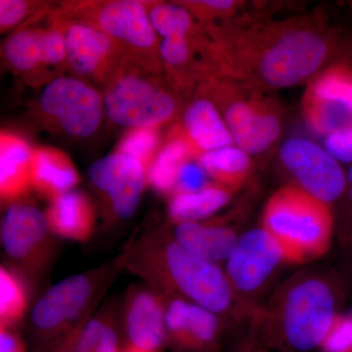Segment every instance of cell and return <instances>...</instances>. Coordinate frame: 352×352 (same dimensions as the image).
I'll list each match as a JSON object with an SVG mask.
<instances>
[{"mask_svg":"<svg viewBox=\"0 0 352 352\" xmlns=\"http://www.w3.org/2000/svg\"><path fill=\"white\" fill-rule=\"evenodd\" d=\"M162 296L166 305V346L177 352L219 351V315L179 296Z\"/></svg>","mask_w":352,"mask_h":352,"instance_id":"cell-16","label":"cell"},{"mask_svg":"<svg viewBox=\"0 0 352 352\" xmlns=\"http://www.w3.org/2000/svg\"><path fill=\"white\" fill-rule=\"evenodd\" d=\"M171 234L187 251L215 263L227 261L239 240L229 227L200 221L176 224Z\"/></svg>","mask_w":352,"mask_h":352,"instance_id":"cell-24","label":"cell"},{"mask_svg":"<svg viewBox=\"0 0 352 352\" xmlns=\"http://www.w3.org/2000/svg\"><path fill=\"white\" fill-rule=\"evenodd\" d=\"M226 261L229 282L241 293L261 288L280 264L289 263L284 248L263 227L243 234Z\"/></svg>","mask_w":352,"mask_h":352,"instance_id":"cell-15","label":"cell"},{"mask_svg":"<svg viewBox=\"0 0 352 352\" xmlns=\"http://www.w3.org/2000/svg\"><path fill=\"white\" fill-rule=\"evenodd\" d=\"M324 148L340 163L352 164V124L325 138Z\"/></svg>","mask_w":352,"mask_h":352,"instance_id":"cell-35","label":"cell"},{"mask_svg":"<svg viewBox=\"0 0 352 352\" xmlns=\"http://www.w3.org/2000/svg\"><path fill=\"white\" fill-rule=\"evenodd\" d=\"M236 145L227 146L201 155L197 161L208 177L230 190L239 188L252 170V157Z\"/></svg>","mask_w":352,"mask_h":352,"instance_id":"cell-26","label":"cell"},{"mask_svg":"<svg viewBox=\"0 0 352 352\" xmlns=\"http://www.w3.org/2000/svg\"><path fill=\"white\" fill-rule=\"evenodd\" d=\"M60 18L63 22L68 67L76 75L104 85L124 55L106 34L92 25Z\"/></svg>","mask_w":352,"mask_h":352,"instance_id":"cell-17","label":"cell"},{"mask_svg":"<svg viewBox=\"0 0 352 352\" xmlns=\"http://www.w3.org/2000/svg\"><path fill=\"white\" fill-rule=\"evenodd\" d=\"M324 352H352V317L337 315L320 347Z\"/></svg>","mask_w":352,"mask_h":352,"instance_id":"cell-33","label":"cell"},{"mask_svg":"<svg viewBox=\"0 0 352 352\" xmlns=\"http://www.w3.org/2000/svg\"><path fill=\"white\" fill-rule=\"evenodd\" d=\"M207 97L221 113L234 144L248 154L258 155L281 135L283 108L276 97L247 83L208 76L196 94Z\"/></svg>","mask_w":352,"mask_h":352,"instance_id":"cell-5","label":"cell"},{"mask_svg":"<svg viewBox=\"0 0 352 352\" xmlns=\"http://www.w3.org/2000/svg\"><path fill=\"white\" fill-rule=\"evenodd\" d=\"M180 124L198 159L205 153L235 145L221 113L207 97L194 95Z\"/></svg>","mask_w":352,"mask_h":352,"instance_id":"cell-19","label":"cell"},{"mask_svg":"<svg viewBox=\"0 0 352 352\" xmlns=\"http://www.w3.org/2000/svg\"><path fill=\"white\" fill-rule=\"evenodd\" d=\"M193 160L197 161L198 156L185 136L182 124L176 122L164 138L161 150L147 171L148 184L157 193L170 197L180 170Z\"/></svg>","mask_w":352,"mask_h":352,"instance_id":"cell-22","label":"cell"},{"mask_svg":"<svg viewBox=\"0 0 352 352\" xmlns=\"http://www.w3.org/2000/svg\"><path fill=\"white\" fill-rule=\"evenodd\" d=\"M346 6L349 7V11L352 14V0H349V1L346 2Z\"/></svg>","mask_w":352,"mask_h":352,"instance_id":"cell-39","label":"cell"},{"mask_svg":"<svg viewBox=\"0 0 352 352\" xmlns=\"http://www.w3.org/2000/svg\"><path fill=\"white\" fill-rule=\"evenodd\" d=\"M43 12L25 21L2 47L7 65L30 82H41L44 76L68 66L63 22L54 9L50 10L46 24L41 25L39 19Z\"/></svg>","mask_w":352,"mask_h":352,"instance_id":"cell-10","label":"cell"},{"mask_svg":"<svg viewBox=\"0 0 352 352\" xmlns=\"http://www.w3.org/2000/svg\"><path fill=\"white\" fill-rule=\"evenodd\" d=\"M88 177L103 199L109 219L126 221L138 212L146 185L147 170L136 160L113 153L94 162L88 168Z\"/></svg>","mask_w":352,"mask_h":352,"instance_id":"cell-14","label":"cell"},{"mask_svg":"<svg viewBox=\"0 0 352 352\" xmlns=\"http://www.w3.org/2000/svg\"><path fill=\"white\" fill-rule=\"evenodd\" d=\"M201 27L210 43L212 76L264 91L307 85L331 64L351 57L344 31L329 24L322 11L283 20L239 14Z\"/></svg>","mask_w":352,"mask_h":352,"instance_id":"cell-1","label":"cell"},{"mask_svg":"<svg viewBox=\"0 0 352 352\" xmlns=\"http://www.w3.org/2000/svg\"><path fill=\"white\" fill-rule=\"evenodd\" d=\"M352 58L331 64L307 83L302 116L308 129L327 138L352 124Z\"/></svg>","mask_w":352,"mask_h":352,"instance_id":"cell-11","label":"cell"},{"mask_svg":"<svg viewBox=\"0 0 352 352\" xmlns=\"http://www.w3.org/2000/svg\"><path fill=\"white\" fill-rule=\"evenodd\" d=\"M252 352H267V351H266V349H254V351H252Z\"/></svg>","mask_w":352,"mask_h":352,"instance_id":"cell-40","label":"cell"},{"mask_svg":"<svg viewBox=\"0 0 352 352\" xmlns=\"http://www.w3.org/2000/svg\"><path fill=\"white\" fill-rule=\"evenodd\" d=\"M280 159L303 191L330 205L346 189V173L339 161L309 139L289 138L280 149Z\"/></svg>","mask_w":352,"mask_h":352,"instance_id":"cell-13","label":"cell"},{"mask_svg":"<svg viewBox=\"0 0 352 352\" xmlns=\"http://www.w3.org/2000/svg\"><path fill=\"white\" fill-rule=\"evenodd\" d=\"M149 16L155 31L162 38L173 36L188 38L195 36L201 30V25L193 16L175 1H151Z\"/></svg>","mask_w":352,"mask_h":352,"instance_id":"cell-29","label":"cell"},{"mask_svg":"<svg viewBox=\"0 0 352 352\" xmlns=\"http://www.w3.org/2000/svg\"><path fill=\"white\" fill-rule=\"evenodd\" d=\"M336 316L331 287L318 278L300 280L289 289L282 307L279 333L268 344L285 352L320 349Z\"/></svg>","mask_w":352,"mask_h":352,"instance_id":"cell-8","label":"cell"},{"mask_svg":"<svg viewBox=\"0 0 352 352\" xmlns=\"http://www.w3.org/2000/svg\"><path fill=\"white\" fill-rule=\"evenodd\" d=\"M122 270L164 296H179L217 315L232 307L234 289L219 264L183 248L163 229L131 241L122 252Z\"/></svg>","mask_w":352,"mask_h":352,"instance_id":"cell-2","label":"cell"},{"mask_svg":"<svg viewBox=\"0 0 352 352\" xmlns=\"http://www.w3.org/2000/svg\"><path fill=\"white\" fill-rule=\"evenodd\" d=\"M56 236L45 212L36 206L18 201L8 206L1 219L0 242L6 265L36 285L50 270L57 252Z\"/></svg>","mask_w":352,"mask_h":352,"instance_id":"cell-9","label":"cell"},{"mask_svg":"<svg viewBox=\"0 0 352 352\" xmlns=\"http://www.w3.org/2000/svg\"><path fill=\"white\" fill-rule=\"evenodd\" d=\"M0 352H27L24 340L15 329L0 328Z\"/></svg>","mask_w":352,"mask_h":352,"instance_id":"cell-36","label":"cell"},{"mask_svg":"<svg viewBox=\"0 0 352 352\" xmlns=\"http://www.w3.org/2000/svg\"><path fill=\"white\" fill-rule=\"evenodd\" d=\"M44 2L25 0H1L0 1V30L1 32L14 29L25 19H32L38 14L47 10Z\"/></svg>","mask_w":352,"mask_h":352,"instance_id":"cell-32","label":"cell"},{"mask_svg":"<svg viewBox=\"0 0 352 352\" xmlns=\"http://www.w3.org/2000/svg\"><path fill=\"white\" fill-rule=\"evenodd\" d=\"M43 115L69 136L89 138L101 126L105 107L103 95L91 85L60 76L43 88L39 97Z\"/></svg>","mask_w":352,"mask_h":352,"instance_id":"cell-12","label":"cell"},{"mask_svg":"<svg viewBox=\"0 0 352 352\" xmlns=\"http://www.w3.org/2000/svg\"><path fill=\"white\" fill-rule=\"evenodd\" d=\"M108 119L126 129L161 127L182 112L184 97L162 66L124 57L103 85Z\"/></svg>","mask_w":352,"mask_h":352,"instance_id":"cell-4","label":"cell"},{"mask_svg":"<svg viewBox=\"0 0 352 352\" xmlns=\"http://www.w3.org/2000/svg\"><path fill=\"white\" fill-rule=\"evenodd\" d=\"M103 308L92 315L78 333L72 352H120L117 312Z\"/></svg>","mask_w":352,"mask_h":352,"instance_id":"cell-27","label":"cell"},{"mask_svg":"<svg viewBox=\"0 0 352 352\" xmlns=\"http://www.w3.org/2000/svg\"><path fill=\"white\" fill-rule=\"evenodd\" d=\"M51 231L57 238L85 243L95 227V208L82 191L72 190L50 201L45 212Z\"/></svg>","mask_w":352,"mask_h":352,"instance_id":"cell-21","label":"cell"},{"mask_svg":"<svg viewBox=\"0 0 352 352\" xmlns=\"http://www.w3.org/2000/svg\"><path fill=\"white\" fill-rule=\"evenodd\" d=\"M126 346L145 352H162L166 346L164 296L148 285L129 289L122 307Z\"/></svg>","mask_w":352,"mask_h":352,"instance_id":"cell-18","label":"cell"},{"mask_svg":"<svg viewBox=\"0 0 352 352\" xmlns=\"http://www.w3.org/2000/svg\"><path fill=\"white\" fill-rule=\"evenodd\" d=\"M80 176L67 154L55 148L36 147L32 152V183L48 200L75 190Z\"/></svg>","mask_w":352,"mask_h":352,"instance_id":"cell-23","label":"cell"},{"mask_svg":"<svg viewBox=\"0 0 352 352\" xmlns=\"http://www.w3.org/2000/svg\"><path fill=\"white\" fill-rule=\"evenodd\" d=\"M344 196L346 197L347 221L352 230V164L346 173V189Z\"/></svg>","mask_w":352,"mask_h":352,"instance_id":"cell-37","label":"cell"},{"mask_svg":"<svg viewBox=\"0 0 352 352\" xmlns=\"http://www.w3.org/2000/svg\"><path fill=\"white\" fill-rule=\"evenodd\" d=\"M122 270L120 254L111 263L65 278L36 300L30 331L38 352H60L82 330L106 289Z\"/></svg>","mask_w":352,"mask_h":352,"instance_id":"cell-3","label":"cell"},{"mask_svg":"<svg viewBox=\"0 0 352 352\" xmlns=\"http://www.w3.org/2000/svg\"><path fill=\"white\" fill-rule=\"evenodd\" d=\"M231 192L232 190L214 183L197 192L173 194L168 201V217L175 224L199 222L226 206Z\"/></svg>","mask_w":352,"mask_h":352,"instance_id":"cell-25","label":"cell"},{"mask_svg":"<svg viewBox=\"0 0 352 352\" xmlns=\"http://www.w3.org/2000/svg\"><path fill=\"white\" fill-rule=\"evenodd\" d=\"M34 149L25 139L2 131L0 134V198L4 205L21 201L32 188Z\"/></svg>","mask_w":352,"mask_h":352,"instance_id":"cell-20","label":"cell"},{"mask_svg":"<svg viewBox=\"0 0 352 352\" xmlns=\"http://www.w3.org/2000/svg\"><path fill=\"white\" fill-rule=\"evenodd\" d=\"M29 307V287L6 264L0 266V328L16 329Z\"/></svg>","mask_w":352,"mask_h":352,"instance_id":"cell-28","label":"cell"},{"mask_svg":"<svg viewBox=\"0 0 352 352\" xmlns=\"http://www.w3.org/2000/svg\"><path fill=\"white\" fill-rule=\"evenodd\" d=\"M207 176L198 161L188 162L180 170L173 194L191 193L205 188L208 185Z\"/></svg>","mask_w":352,"mask_h":352,"instance_id":"cell-34","label":"cell"},{"mask_svg":"<svg viewBox=\"0 0 352 352\" xmlns=\"http://www.w3.org/2000/svg\"><path fill=\"white\" fill-rule=\"evenodd\" d=\"M349 315H351V316L352 317V307H351V312H349Z\"/></svg>","mask_w":352,"mask_h":352,"instance_id":"cell-41","label":"cell"},{"mask_svg":"<svg viewBox=\"0 0 352 352\" xmlns=\"http://www.w3.org/2000/svg\"><path fill=\"white\" fill-rule=\"evenodd\" d=\"M263 228L284 248L289 263H302L330 249L333 212L325 201L296 185H287L266 203Z\"/></svg>","mask_w":352,"mask_h":352,"instance_id":"cell-6","label":"cell"},{"mask_svg":"<svg viewBox=\"0 0 352 352\" xmlns=\"http://www.w3.org/2000/svg\"><path fill=\"white\" fill-rule=\"evenodd\" d=\"M163 142L160 127L132 129L122 138L117 152L136 160L148 171Z\"/></svg>","mask_w":352,"mask_h":352,"instance_id":"cell-30","label":"cell"},{"mask_svg":"<svg viewBox=\"0 0 352 352\" xmlns=\"http://www.w3.org/2000/svg\"><path fill=\"white\" fill-rule=\"evenodd\" d=\"M151 1H74L56 9L63 18L92 25L108 36L124 57L163 67L161 39L149 16Z\"/></svg>","mask_w":352,"mask_h":352,"instance_id":"cell-7","label":"cell"},{"mask_svg":"<svg viewBox=\"0 0 352 352\" xmlns=\"http://www.w3.org/2000/svg\"><path fill=\"white\" fill-rule=\"evenodd\" d=\"M176 3L184 7L201 25H212L228 22L247 6L242 0H179Z\"/></svg>","mask_w":352,"mask_h":352,"instance_id":"cell-31","label":"cell"},{"mask_svg":"<svg viewBox=\"0 0 352 352\" xmlns=\"http://www.w3.org/2000/svg\"><path fill=\"white\" fill-rule=\"evenodd\" d=\"M120 352H145L142 351H139L138 349H134V347L126 346L124 344V346H122V349H120Z\"/></svg>","mask_w":352,"mask_h":352,"instance_id":"cell-38","label":"cell"}]
</instances>
